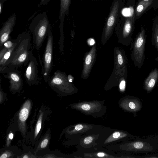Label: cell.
Masks as SVG:
<instances>
[{"label": "cell", "instance_id": "obj_36", "mask_svg": "<svg viewBox=\"0 0 158 158\" xmlns=\"http://www.w3.org/2000/svg\"><path fill=\"white\" fill-rule=\"evenodd\" d=\"M29 157L27 155H24L23 157V158H28Z\"/></svg>", "mask_w": 158, "mask_h": 158}, {"label": "cell", "instance_id": "obj_35", "mask_svg": "<svg viewBox=\"0 0 158 158\" xmlns=\"http://www.w3.org/2000/svg\"><path fill=\"white\" fill-rule=\"evenodd\" d=\"M13 137V134L12 133H11L9 134L8 136V138L12 140Z\"/></svg>", "mask_w": 158, "mask_h": 158}, {"label": "cell", "instance_id": "obj_9", "mask_svg": "<svg viewBox=\"0 0 158 158\" xmlns=\"http://www.w3.org/2000/svg\"><path fill=\"white\" fill-rule=\"evenodd\" d=\"M127 76V69L126 66L118 69H113L105 87L111 88L118 85L120 91L123 92L126 89Z\"/></svg>", "mask_w": 158, "mask_h": 158}, {"label": "cell", "instance_id": "obj_31", "mask_svg": "<svg viewBox=\"0 0 158 158\" xmlns=\"http://www.w3.org/2000/svg\"><path fill=\"white\" fill-rule=\"evenodd\" d=\"M51 0H40V5H45L47 4Z\"/></svg>", "mask_w": 158, "mask_h": 158}, {"label": "cell", "instance_id": "obj_5", "mask_svg": "<svg viewBox=\"0 0 158 158\" xmlns=\"http://www.w3.org/2000/svg\"><path fill=\"white\" fill-rule=\"evenodd\" d=\"M146 31L142 28L134 41L131 43V59L135 66L138 69L143 66L145 59V48L147 35Z\"/></svg>", "mask_w": 158, "mask_h": 158}, {"label": "cell", "instance_id": "obj_11", "mask_svg": "<svg viewBox=\"0 0 158 158\" xmlns=\"http://www.w3.org/2000/svg\"><path fill=\"white\" fill-rule=\"evenodd\" d=\"M97 55L96 44L93 45L90 50L86 52L83 58V65L81 77L83 79L88 78L95 62Z\"/></svg>", "mask_w": 158, "mask_h": 158}, {"label": "cell", "instance_id": "obj_7", "mask_svg": "<svg viewBox=\"0 0 158 158\" xmlns=\"http://www.w3.org/2000/svg\"><path fill=\"white\" fill-rule=\"evenodd\" d=\"M48 82L53 90L60 94H69L74 92L77 89L74 85L69 81L66 73L59 70L54 73Z\"/></svg>", "mask_w": 158, "mask_h": 158}, {"label": "cell", "instance_id": "obj_34", "mask_svg": "<svg viewBox=\"0 0 158 158\" xmlns=\"http://www.w3.org/2000/svg\"><path fill=\"white\" fill-rule=\"evenodd\" d=\"M69 81L71 82H72L73 81L74 78L71 75H69L68 76Z\"/></svg>", "mask_w": 158, "mask_h": 158}, {"label": "cell", "instance_id": "obj_12", "mask_svg": "<svg viewBox=\"0 0 158 158\" xmlns=\"http://www.w3.org/2000/svg\"><path fill=\"white\" fill-rule=\"evenodd\" d=\"M4 77L9 80L10 89L13 92L20 90L23 84V81L20 72L17 69H13L3 74Z\"/></svg>", "mask_w": 158, "mask_h": 158}, {"label": "cell", "instance_id": "obj_28", "mask_svg": "<svg viewBox=\"0 0 158 158\" xmlns=\"http://www.w3.org/2000/svg\"><path fill=\"white\" fill-rule=\"evenodd\" d=\"M96 157H109L106 154L103 152H98L95 154V156Z\"/></svg>", "mask_w": 158, "mask_h": 158}, {"label": "cell", "instance_id": "obj_30", "mask_svg": "<svg viewBox=\"0 0 158 158\" xmlns=\"http://www.w3.org/2000/svg\"><path fill=\"white\" fill-rule=\"evenodd\" d=\"M7 0H0V15L2 12L4 3Z\"/></svg>", "mask_w": 158, "mask_h": 158}, {"label": "cell", "instance_id": "obj_21", "mask_svg": "<svg viewBox=\"0 0 158 158\" xmlns=\"http://www.w3.org/2000/svg\"><path fill=\"white\" fill-rule=\"evenodd\" d=\"M153 28L151 39L152 44L156 49L158 53V22ZM155 60L158 62V55L155 58Z\"/></svg>", "mask_w": 158, "mask_h": 158}, {"label": "cell", "instance_id": "obj_13", "mask_svg": "<svg viewBox=\"0 0 158 158\" xmlns=\"http://www.w3.org/2000/svg\"><path fill=\"white\" fill-rule=\"evenodd\" d=\"M16 15L15 13L11 15L4 23L0 31V46L1 48L4 44L10 37L16 23Z\"/></svg>", "mask_w": 158, "mask_h": 158}, {"label": "cell", "instance_id": "obj_18", "mask_svg": "<svg viewBox=\"0 0 158 158\" xmlns=\"http://www.w3.org/2000/svg\"><path fill=\"white\" fill-rule=\"evenodd\" d=\"M31 106L30 101H26L23 105L19 114L18 118L20 125H24L28 117Z\"/></svg>", "mask_w": 158, "mask_h": 158}, {"label": "cell", "instance_id": "obj_3", "mask_svg": "<svg viewBox=\"0 0 158 158\" xmlns=\"http://www.w3.org/2000/svg\"><path fill=\"white\" fill-rule=\"evenodd\" d=\"M122 0H113L103 29L101 42L104 45L112 35L123 9Z\"/></svg>", "mask_w": 158, "mask_h": 158}, {"label": "cell", "instance_id": "obj_19", "mask_svg": "<svg viewBox=\"0 0 158 158\" xmlns=\"http://www.w3.org/2000/svg\"><path fill=\"white\" fill-rule=\"evenodd\" d=\"M99 106L98 103L90 102L78 104L76 105L75 107L81 110L90 112L97 110Z\"/></svg>", "mask_w": 158, "mask_h": 158}, {"label": "cell", "instance_id": "obj_15", "mask_svg": "<svg viewBox=\"0 0 158 158\" xmlns=\"http://www.w3.org/2000/svg\"><path fill=\"white\" fill-rule=\"evenodd\" d=\"M121 106L127 111L134 112L140 110L141 109L142 104L139 98L130 96L123 100L121 103Z\"/></svg>", "mask_w": 158, "mask_h": 158}, {"label": "cell", "instance_id": "obj_23", "mask_svg": "<svg viewBox=\"0 0 158 158\" xmlns=\"http://www.w3.org/2000/svg\"><path fill=\"white\" fill-rule=\"evenodd\" d=\"M17 41V40L16 38L15 42L13 46L8 50L2 58L0 59V68L3 66L9 59L16 46Z\"/></svg>", "mask_w": 158, "mask_h": 158}, {"label": "cell", "instance_id": "obj_38", "mask_svg": "<svg viewBox=\"0 0 158 158\" xmlns=\"http://www.w3.org/2000/svg\"><path fill=\"white\" fill-rule=\"evenodd\" d=\"M91 1H97V0H91Z\"/></svg>", "mask_w": 158, "mask_h": 158}, {"label": "cell", "instance_id": "obj_17", "mask_svg": "<svg viewBox=\"0 0 158 158\" xmlns=\"http://www.w3.org/2000/svg\"><path fill=\"white\" fill-rule=\"evenodd\" d=\"M60 9L59 12V19L60 24L59 27L60 30H63L64 23L65 15H68L71 3V0H60Z\"/></svg>", "mask_w": 158, "mask_h": 158}, {"label": "cell", "instance_id": "obj_39", "mask_svg": "<svg viewBox=\"0 0 158 158\" xmlns=\"http://www.w3.org/2000/svg\"><path fill=\"white\" fill-rule=\"evenodd\" d=\"M80 0L82 1H83V0Z\"/></svg>", "mask_w": 158, "mask_h": 158}, {"label": "cell", "instance_id": "obj_10", "mask_svg": "<svg viewBox=\"0 0 158 158\" xmlns=\"http://www.w3.org/2000/svg\"><path fill=\"white\" fill-rule=\"evenodd\" d=\"M38 65L36 59L33 55L27 64L24 74L26 82L29 85L39 82Z\"/></svg>", "mask_w": 158, "mask_h": 158}, {"label": "cell", "instance_id": "obj_20", "mask_svg": "<svg viewBox=\"0 0 158 158\" xmlns=\"http://www.w3.org/2000/svg\"><path fill=\"white\" fill-rule=\"evenodd\" d=\"M152 2V1L140 0L135 9L136 15L137 17L140 15Z\"/></svg>", "mask_w": 158, "mask_h": 158}, {"label": "cell", "instance_id": "obj_16", "mask_svg": "<svg viewBox=\"0 0 158 158\" xmlns=\"http://www.w3.org/2000/svg\"><path fill=\"white\" fill-rule=\"evenodd\" d=\"M158 81V69H153L145 79L143 83V88L147 93L153 90Z\"/></svg>", "mask_w": 158, "mask_h": 158}, {"label": "cell", "instance_id": "obj_25", "mask_svg": "<svg viewBox=\"0 0 158 158\" xmlns=\"http://www.w3.org/2000/svg\"><path fill=\"white\" fill-rule=\"evenodd\" d=\"M43 115V113L42 112L40 114L39 117L35 127L34 135V138H36L41 128Z\"/></svg>", "mask_w": 158, "mask_h": 158}, {"label": "cell", "instance_id": "obj_26", "mask_svg": "<svg viewBox=\"0 0 158 158\" xmlns=\"http://www.w3.org/2000/svg\"><path fill=\"white\" fill-rule=\"evenodd\" d=\"M93 139L94 138L92 136H87L84 139L83 142L85 144H88L91 143L93 140Z\"/></svg>", "mask_w": 158, "mask_h": 158}, {"label": "cell", "instance_id": "obj_14", "mask_svg": "<svg viewBox=\"0 0 158 158\" xmlns=\"http://www.w3.org/2000/svg\"><path fill=\"white\" fill-rule=\"evenodd\" d=\"M114 70L122 68L126 66L127 58L125 52L118 47L114 48Z\"/></svg>", "mask_w": 158, "mask_h": 158}, {"label": "cell", "instance_id": "obj_6", "mask_svg": "<svg viewBox=\"0 0 158 158\" xmlns=\"http://www.w3.org/2000/svg\"><path fill=\"white\" fill-rule=\"evenodd\" d=\"M134 16H126L123 20L121 18L115 28L116 35L119 43L128 46L132 41V35L134 28Z\"/></svg>", "mask_w": 158, "mask_h": 158}, {"label": "cell", "instance_id": "obj_2", "mask_svg": "<svg viewBox=\"0 0 158 158\" xmlns=\"http://www.w3.org/2000/svg\"><path fill=\"white\" fill-rule=\"evenodd\" d=\"M50 25L45 11L39 14L33 19L29 26L36 48H41L49 31Z\"/></svg>", "mask_w": 158, "mask_h": 158}, {"label": "cell", "instance_id": "obj_8", "mask_svg": "<svg viewBox=\"0 0 158 158\" xmlns=\"http://www.w3.org/2000/svg\"><path fill=\"white\" fill-rule=\"evenodd\" d=\"M53 39L52 32L50 30L47 35V41L43 57L42 71L44 80L48 82L52 66V53Z\"/></svg>", "mask_w": 158, "mask_h": 158}, {"label": "cell", "instance_id": "obj_22", "mask_svg": "<svg viewBox=\"0 0 158 158\" xmlns=\"http://www.w3.org/2000/svg\"><path fill=\"white\" fill-rule=\"evenodd\" d=\"M128 134L122 131H116L111 134L105 140L104 143H108L112 141L126 137Z\"/></svg>", "mask_w": 158, "mask_h": 158}, {"label": "cell", "instance_id": "obj_27", "mask_svg": "<svg viewBox=\"0 0 158 158\" xmlns=\"http://www.w3.org/2000/svg\"><path fill=\"white\" fill-rule=\"evenodd\" d=\"M48 139L46 138L44 139L41 142L40 145V147L41 148H45L48 144Z\"/></svg>", "mask_w": 158, "mask_h": 158}, {"label": "cell", "instance_id": "obj_24", "mask_svg": "<svg viewBox=\"0 0 158 158\" xmlns=\"http://www.w3.org/2000/svg\"><path fill=\"white\" fill-rule=\"evenodd\" d=\"M90 126L82 124H77L75 126L73 130L71 131L70 133L74 134L83 132L90 129Z\"/></svg>", "mask_w": 158, "mask_h": 158}, {"label": "cell", "instance_id": "obj_1", "mask_svg": "<svg viewBox=\"0 0 158 158\" xmlns=\"http://www.w3.org/2000/svg\"><path fill=\"white\" fill-rule=\"evenodd\" d=\"M16 46L9 59L2 67L0 68L2 74L13 69H17L24 65H27L33 55L31 49V36L29 32L19 34L16 38Z\"/></svg>", "mask_w": 158, "mask_h": 158}, {"label": "cell", "instance_id": "obj_33", "mask_svg": "<svg viewBox=\"0 0 158 158\" xmlns=\"http://www.w3.org/2000/svg\"><path fill=\"white\" fill-rule=\"evenodd\" d=\"M3 99V94L2 91L1 89V88L0 91V101L1 103Z\"/></svg>", "mask_w": 158, "mask_h": 158}, {"label": "cell", "instance_id": "obj_4", "mask_svg": "<svg viewBox=\"0 0 158 158\" xmlns=\"http://www.w3.org/2000/svg\"><path fill=\"white\" fill-rule=\"evenodd\" d=\"M123 150L137 154L158 152V136L137 137L134 140L123 145Z\"/></svg>", "mask_w": 158, "mask_h": 158}, {"label": "cell", "instance_id": "obj_32", "mask_svg": "<svg viewBox=\"0 0 158 158\" xmlns=\"http://www.w3.org/2000/svg\"><path fill=\"white\" fill-rule=\"evenodd\" d=\"M88 43L89 44V45H92L94 44L95 41L94 39L91 38L88 39L87 41Z\"/></svg>", "mask_w": 158, "mask_h": 158}, {"label": "cell", "instance_id": "obj_29", "mask_svg": "<svg viewBox=\"0 0 158 158\" xmlns=\"http://www.w3.org/2000/svg\"><path fill=\"white\" fill-rule=\"evenodd\" d=\"M11 156L10 153L6 152L2 154L0 156V158H6L9 157Z\"/></svg>", "mask_w": 158, "mask_h": 158}, {"label": "cell", "instance_id": "obj_37", "mask_svg": "<svg viewBox=\"0 0 158 158\" xmlns=\"http://www.w3.org/2000/svg\"><path fill=\"white\" fill-rule=\"evenodd\" d=\"M145 1H152L153 0H143Z\"/></svg>", "mask_w": 158, "mask_h": 158}]
</instances>
